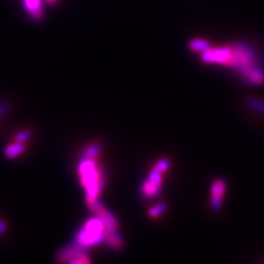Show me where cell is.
<instances>
[{"mask_svg": "<svg viewBox=\"0 0 264 264\" xmlns=\"http://www.w3.org/2000/svg\"><path fill=\"white\" fill-rule=\"evenodd\" d=\"M227 66L237 70L249 84L259 86L264 83L263 68L258 64L254 48L248 43L239 41L232 44Z\"/></svg>", "mask_w": 264, "mask_h": 264, "instance_id": "cell-1", "label": "cell"}, {"mask_svg": "<svg viewBox=\"0 0 264 264\" xmlns=\"http://www.w3.org/2000/svg\"><path fill=\"white\" fill-rule=\"evenodd\" d=\"M78 175L79 182L85 188L87 205L98 200L105 185V177L96 158L83 156L78 165Z\"/></svg>", "mask_w": 264, "mask_h": 264, "instance_id": "cell-2", "label": "cell"}, {"mask_svg": "<svg viewBox=\"0 0 264 264\" xmlns=\"http://www.w3.org/2000/svg\"><path fill=\"white\" fill-rule=\"evenodd\" d=\"M104 229V223L98 216L90 218L84 223L81 230L78 231L76 243L83 246L84 249L101 243L105 239Z\"/></svg>", "mask_w": 264, "mask_h": 264, "instance_id": "cell-3", "label": "cell"}, {"mask_svg": "<svg viewBox=\"0 0 264 264\" xmlns=\"http://www.w3.org/2000/svg\"><path fill=\"white\" fill-rule=\"evenodd\" d=\"M231 55V45H223L218 47L211 46L208 50L202 52L200 60L207 64H219L227 66Z\"/></svg>", "mask_w": 264, "mask_h": 264, "instance_id": "cell-4", "label": "cell"}, {"mask_svg": "<svg viewBox=\"0 0 264 264\" xmlns=\"http://www.w3.org/2000/svg\"><path fill=\"white\" fill-rule=\"evenodd\" d=\"M59 260L65 263H79L86 264L89 263L90 260L88 258L85 249L79 244H73L65 246V248L59 253Z\"/></svg>", "mask_w": 264, "mask_h": 264, "instance_id": "cell-5", "label": "cell"}, {"mask_svg": "<svg viewBox=\"0 0 264 264\" xmlns=\"http://www.w3.org/2000/svg\"><path fill=\"white\" fill-rule=\"evenodd\" d=\"M227 188V183L223 178H217L214 180V183L211 184L210 187V207L213 208V210L218 211L221 208L222 204V198L224 196V193H226Z\"/></svg>", "mask_w": 264, "mask_h": 264, "instance_id": "cell-6", "label": "cell"}, {"mask_svg": "<svg viewBox=\"0 0 264 264\" xmlns=\"http://www.w3.org/2000/svg\"><path fill=\"white\" fill-rule=\"evenodd\" d=\"M23 4L25 10L33 19H41L44 12L42 0H23Z\"/></svg>", "mask_w": 264, "mask_h": 264, "instance_id": "cell-7", "label": "cell"}, {"mask_svg": "<svg viewBox=\"0 0 264 264\" xmlns=\"http://www.w3.org/2000/svg\"><path fill=\"white\" fill-rule=\"evenodd\" d=\"M188 47H189V50L193 52L202 53L208 50V48H210L211 45H210V43L205 39L195 38V39H192L191 41L188 42Z\"/></svg>", "mask_w": 264, "mask_h": 264, "instance_id": "cell-8", "label": "cell"}, {"mask_svg": "<svg viewBox=\"0 0 264 264\" xmlns=\"http://www.w3.org/2000/svg\"><path fill=\"white\" fill-rule=\"evenodd\" d=\"M160 189H161L160 185L152 183L151 180L148 178L145 179L142 184V194H143V196L148 198L155 197L158 194V192H160Z\"/></svg>", "mask_w": 264, "mask_h": 264, "instance_id": "cell-9", "label": "cell"}, {"mask_svg": "<svg viewBox=\"0 0 264 264\" xmlns=\"http://www.w3.org/2000/svg\"><path fill=\"white\" fill-rule=\"evenodd\" d=\"M24 151V145L21 142H16L12 144H9L8 147L4 149V155L8 158H13L19 156L20 154Z\"/></svg>", "mask_w": 264, "mask_h": 264, "instance_id": "cell-10", "label": "cell"}, {"mask_svg": "<svg viewBox=\"0 0 264 264\" xmlns=\"http://www.w3.org/2000/svg\"><path fill=\"white\" fill-rule=\"evenodd\" d=\"M167 210V205L165 202H158V204L153 205L151 208L149 209L148 215L151 218H157L160 217L161 215H163Z\"/></svg>", "mask_w": 264, "mask_h": 264, "instance_id": "cell-11", "label": "cell"}, {"mask_svg": "<svg viewBox=\"0 0 264 264\" xmlns=\"http://www.w3.org/2000/svg\"><path fill=\"white\" fill-rule=\"evenodd\" d=\"M246 105H248L249 108L264 116V101L258 98H253V97H250V98L246 99Z\"/></svg>", "mask_w": 264, "mask_h": 264, "instance_id": "cell-12", "label": "cell"}, {"mask_svg": "<svg viewBox=\"0 0 264 264\" xmlns=\"http://www.w3.org/2000/svg\"><path fill=\"white\" fill-rule=\"evenodd\" d=\"M100 150H101V148H100L99 143H92L85 150V151H84L83 156L97 158V156H98V154L100 152Z\"/></svg>", "mask_w": 264, "mask_h": 264, "instance_id": "cell-13", "label": "cell"}, {"mask_svg": "<svg viewBox=\"0 0 264 264\" xmlns=\"http://www.w3.org/2000/svg\"><path fill=\"white\" fill-rule=\"evenodd\" d=\"M148 179L151 180L152 183L156 184V185H162V182H163V173L160 171H157L156 169H153L150 171L149 173V176H148Z\"/></svg>", "mask_w": 264, "mask_h": 264, "instance_id": "cell-14", "label": "cell"}, {"mask_svg": "<svg viewBox=\"0 0 264 264\" xmlns=\"http://www.w3.org/2000/svg\"><path fill=\"white\" fill-rule=\"evenodd\" d=\"M170 166H171V162L169 158H161L160 161H157L155 163V165H154V169H156L157 171H160L162 172V173H165V172L170 169Z\"/></svg>", "mask_w": 264, "mask_h": 264, "instance_id": "cell-15", "label": "cell"}, {"mask_svg": "<svg viewBox=\"0 0 264 264\" xmlns=\"http://www.w3.org/2000/svg\"><path fill=\"white\" fill-rule=\"evenodd\" d=\"M30 136H31V132L29 130H22L16 135V141L17 142L23 143L30 139Z\"/></svg>", "mask_w": 264, "mask_h": 264, "instance_id": "cell-16", "label": "cell"}, {"mask_svg": "<svg viewBox=\"0 0 264 264\" xmlns=\"http://www.w3.org/2000/svg\"><path fill=\"white\" fill-rule=\"evenodd\" d=\"M7 109H8V104L4 103V104L0 105V117H1L2 114H3L4 112H6V110H7Z\"/></svg>", "mask_w": 264, "mask_h": 264, "instance_id": "cell-17", "label": "cell"}, {"mask_svg": "<svg viewBox=\"0 0 264 264\" xmlns=\"http://www.w3.org/2000/svg\"><path fill=\"white\" fill-rule=\"evenodd\" d=\"M4 230H6V224H4L3 221H1V220H0V233L3 232Z\"/></svg>", "mask_w": 264, "mask_h": 264, "instance_id": "cell-18", "label": "cell"}, {"mask_svg": "<svg viewBox=\"0 0 264 264\" xmlns=\"http://www.w3.org/2000/svg\"><path fill=\"white\" fill-rule=\"evenodd\" d=\"M46 1L50 2V3H56L57 0H46Z\"/></svg>", "mask_w": 264, "mask_h": 264, "instance_id": "cell-19", "label": "cell"}]
</instances>
